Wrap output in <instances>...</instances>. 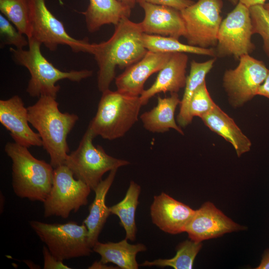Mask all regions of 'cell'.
I'll list each match as a JSON object with an SVG mask.
<instances>
[{
  "mask_svg": "<svg viewBox=\"0 0 269 269\" xmlns=\"http://www.w3.org/2000/svg\"><path fill=\"white\" fill-rule=\"evenodd\" d=\"M238 66L227 70L223 78V87L234 107L242 106L257 95L269 69L264 61L250 54L241 56Z\"/></svg>",
  "mask_w": 269,
  "mask_h": 269,
  "instance_id": "12",
  "label": "cell"
},
{
  "mask_svg": "<svg viewBox=\"0 0 269 269\" xmlns=\"http://www.w3.org/2000/svg\"><path fill=\"white\" fill-rule=\"evenodd\" d=\"M250 8L241 3L222 21L215 48L216 57L233 56L236 59L255 49Z\"/></svg>",
  "mask_w": 269,
  "mask_h": 269,
  "instance_id": "10",
  "label": "cell"
},
{
  "mask_svg": "<svg viewBox=\"0 0 269 269\" xmlns=\"http://www.w3.org/2000/svg\"><path fill=\"white\" fill-rule=\"evenodd\" d=\"M254 34H259L263 39V48L269 58V13L264 5L250 8Z\"/></svg>",
  "mask_w": 269,
  "mask_h": 269,
  "instance_id": "29",
  "label": "cell"
},
{
  "mask_svg": "<svg viewBox=\"0 0 269 269\" xmlns=\"http://www.w3.org/2000/svg\"><path fill=\"white\" fill-rule=\"evenodd\" d=\"M142 106L139 96L106 90L88 128L95 137L99 135L108 140L121 137L136 122Z\"/></svg>",
  "mask_w": 269,
  "mask_h": 269,
  "instance_id": "5",
  "label": "cell"
},
{
  "mask_svg": "<svg viewBox=\"0 0 269 269\" xmlns=\"http://www.w3.org/2000/svg\"><path fill=\"white\" fill-rule=\"evenodd\" d=\"M264 6L266 8V9L268 11V12L269 13V2H266L264 5Z\"/></svg>",
  "mask_w": 269,
  "mask_h": 269,
  "instance_id": "39",
  "label": "cell"
},
{
  "mask_svg": "<svg viewBox=\"0 0 269 269\" xmlns=\"http://www.w3.org/2000/svg\"><path fill=\"white\" fill-rule=\"evenodd\" d=\"M180 101L176 93L163 98L158 96L156 106L140 116L143 127L152 133H164L172 129L183 135L174 118L176 108Z\"/></svg>",
  "mask_w": 269,
  "mask_h": 269,
  "instance_id": "22",
  "label": "cell"
},
{
  "mask_svg": "<svg viewBox=\"0 0 269 269\" xmlns=\"http://www.w3.org/2000/svg\"><path fill=\"white\" fill-rule=\"evenodd\" d=\"M188 57L185 53H173L165 66L159 71L153 84L144 90L140 98L142 105H146L149 100L161 92L165 93L177 92L185 87L187 76L186 69Z\"/></svg>",
  "mask_w": 269,
  "mask_h": 269,
  "instance_id": "18",
  "label": "cell"
},
{
  "mask_svg": "<svg viewBox=\"0 0 269 269\" xmlns=\"http://www.w3.org/2000/svg\"><path fill=\"white\" fill-rule=\"evenodd\" d=\"M0 10L28 39L31 37L29 0H0Z\"/></svg>",
  "mask_w": 269,
  "mask_h": 269,
  "instance_id": "28",
  "label": "cell"
},
{
  "mask_svg": "<svg viewBox=\"0 0 269 269\" xmlns=\"http://www.w3.org/2000/svg\"><path fill=\"white\" fill-rule=\"evenodd\" d=\"M216 57L203 62L192 60L190 63L189 74L187 76L183 96L180 103V110L177 121L180 127H185L192 122L189 114V105L191 97L197 88L204 81L211 71Z\"/></svg>",
  "mask_w": 269,
  "mask_h": 269,
  "instance_id": "24",
  "label": "cell"
},
{
  "mask_svg": "<svg viewBox=\"0 0 269 269\" xmlns=\"http://www.w3.org/2000/svg\"><path fill=\"white\" fill-rule=\"evenodd\" d=\"M140 186L131 181L124 199L109 207L111 214L117 216L126 232V238L134 241L135 239L136 227L135 221V211L140 192Z\"/></svg>",
  "mask_w": 269,
  "mask_h": 269,
  "instance_id": "25",
  "label": "cell"
},
{
  "mask_svg": "<svg viewBox=\"0 0 269 269\" xmlns=\"http://www.w3.org/2000/svg\"><path fill=\"white\" fill-rule=\"evenodd\" d=\"M195 211L164 192L153 197L150 207L153 223L162 231L172 235L185 232Z\"/></svg>",
  "mask_w": 269,
  "mask_h": 269,
  "instance_id": "15",
  "label": "cell"
},
{
  "mask_svg": "<svg viewBox=\"0 0 269 269\" xmlns=\"http://www.w3.org/2000/svg\"><path fill=\"white\" fill-rule=\"evenodd\" d=\"M256 269H269V249L264 252L261 263Z\"/></svg>",
  "mask_w": 269,
  "mask_h": 269,
  "instance_id": "36",
  "label": "cell"
},
{
  "mask_svg": "<svg viewBox=\"0 0 269 269\" xmlns=\"http://www.w3.org/2000/svg\"><path fill=\"white\" fill-rule=\"evenodd\" d=\"M92 250L100 255V261L104 264L113 263L122 269H137L136 256L139 252L145 251L146 247L141 243L130 244L125 238L117 243L98 241Z\"/></svg>",
  "mask_w": 269,
  "mask_h": 269,
  "instance_id": "23",
  "label": "cell"
},
{
  "mask_svg": "<svg viewBox=\"0 0 269 269\" xmlns=\"http://www.w3.org/2000/svg\"><path fill=\"white\" fill-rule=\"evenodd\" d=\"M112 266H107L106 264L102 263L100 261H96L94 262L91 266H90L88 269H114Z\"/></svg>",
  "mask_w": 269,
  "mask_h": 269,
  "instance_id": "37",
  "label": "cell"
},
{
  "mask_svg": "<svg viewBox=\"0 0 269 269\" xmlns=\"http://www.w3.org/2000/svg\"><path fill=\"white\" fill-rule=\"evenodd\" d=\"M0 122L15 143L27 148L42 146L39 134L28 125L27 108L19 96L0 100Z\"/></svg>",
  "mask_w": 269,
  "mask_h": 269,
  "instance_id": "14",
  "label": "cell"
},
{
  "mask_svg": "<svg viewBox=\"0 0 269 269\" xmlns=\"http://www.w3.org/2000/svg\"><path fill=\"white\" fill-rule=\"evenodd\" d=\"M57 0L60 4L61 5L63 4V0Z\"/></svg>",
  "mask_w": 269,
  "mask_h": 269,
  "instance_id": "40",
  "label": "cell"
},
{
  "mask_svg": "<svg viewBox=\"0 0 269 269\" xmlns=\"http://www.w3.org/2000/svg\"><path fill=\"white\" fill-rule=\"evenodd\" d=\"M144 47L148 50L159 53H185L207 55L216 57L215 48H204L185 44L178 39L159 35L144 33L142 36Z\"/></svg>",
  "mask_w": 269,
  "mask_h": 269,
  "instance_id": "26",
  "label": "cell"
},
{
  "mask_svg": "<svg viewBox=\"0 0 269 269\" xmlns=\"http://www.w3.org/2000/svg\"><path fill=\"white\" fill-rule=\"evenodd\" d=\"M12 160V188L19 197L44 202L52 185L54 168L34 157L28 148L14 142L4 147Z\"/></svg>",
  "mask_w": 269,
  "mask_h": 269,
  "instance_id": "4",
  "label": "cell"
},
{
  "mask_svg": "<svg viewBox=\"0 0 269 269\" xmlns=\"http://www.w3.org/2000/svg\"><path fill=\"white\" fill-rule=\"evenodd\" d=\"M32 36L50 51L66 45L75 52H90L91 43L71 37L63 23L47 8L45 0H29Z\"/></svg>",
  "mask_w": 269,
  "mask_h": 269,
  "instance_id": "11",
  "label": "cell"
},
{
  "mask_svg": "<svg viewBox=\"0 0 269 269\" xmlns=\"http://www.w3.org/2000/svg\"><path fill=\"white\" fill-rule=\"evenodd\" d=\"M143 34L139 23L125 17L115 26L108 40L91 43L89 53L94 56L98 65L97 84L100 92L109 89L117 67L127 68L145 55L148 50L143 44Z\"/></svg>",
  "mask_w": 269,
  "mask_h": 269,
  "instance_id": "1",
  "label": "cell"
},
{
  "mask_svg": "<svg viewBox=\"0 0 269 269\" xmlns=\"http://www.w3.org/2000/svg\"><path fill=\"white\" fill-rule=\"evenodd\" d=\"M92 189L65 164L54 168L52 187L44 203V215L67 218L88 203Z\"/></svg>",
  "mask_w": 269,
  "mask_h": 269,
  "instance_id": "8",
  "label": "cell"
},
{
  "mask_svg": "<svg viewBox=\"0 0 269 269\" xmlns=\"http://www.w3.org/2000/svg\"><path fill=\"white\" fill-rule=\"evenodd\" d=\"M172 53L147 51L140 60L127 67L116 78L117 91L130 96H140L144 90V84L147 79L165 66Z\"/></svg>",
  "mask_w": 269,
  "mask_h": 269,
  "instance_id": "16",
  "label": "cell"
},
{
  "mask_svg": "<svg viewBox=\"0 0 269 269\" xmlns=\"http://www.w3.org/2000/svg\"><path fill=\"white\" fill-rule=\"evenodd\" d=\"M132 8L119 0H89L84 15L90 32H94L105 24L117 25L124 17H129Z\"/></svg>",
  "mask_w": 269,
  "mask_h": 269,
  "instance_id": "20",
  "label": "cell"
},
{
  "mask_svg": "<svg viewBox=\"0 0 269 269\" xmlns=\"http://www.w3.org/2000/svg\"><path fill=\"white\" fill-rule=\"evenodd\" d=\"M118 169L110 171L109 174L102 180L94 190L95 196L89 207V213L83 223L88 230V241L93 248L98 241L99 236L111 213L106 204V197L116 176Z\"/></svg>",
  "mask_w": 269,
  "mask_h": 269,
  "instance_id": "19",
  "label": "cell"
},
{
  "mask_svg": "<svg viewBox=\"0 0 269 269\" xmlns=\"http://www.w3.org/2000/svg\"><path fill=\"white\" fill-rule=\"evenodd\" d=\"M28 49L10 47L12 58L17 64L25 67L30 78L26 88L31 97L49 96L56 98L60 87L56 83L59 80L68 79L79 82L92 75L91 70L63 71L55 67L42 54L41 43L33 38L28 39Z\"/></svg>",
  "mask_w": 269,
  "mask_h": 269,
  "instance_id": "3",
  "label": "cell"
},
{
  "mask_svg": "<svg viewBox=\"0 0 269 269\" xmlns=\"http://www.w3.org/2000/svg\"><path fill=\"white\" fill-rule=\"evenodd\" d=\"M29 224L50 252L60 260L88 256L93 251L84 223L80 225L73 221L50 224L31 221Z\"/></svg>",
  "mask_w": 269,
  "mask_h": 269,
  "instance_id": "7",
  "label": "cell"
},
{
  "mask_svg": "<svg viewBox=\"0 0 269 269\" xmlns=\"http://www.w3.org/2000/svg\"><path fill=\"white\" fill-rule=\"evenodd\" d=\"M144 11L139 22L144 33L170 36L179 39L185 35V27L180 10L168 6L138 2Z\"/></svg>",
  "mask_w": 269,
  "mask_h": 269,
  "instance_id": "17",
  "label": "cell"
},
{
  "mask_svg": "<svg viewBox=\"0 0 269 269\" xmlns=\"http://www.w3.org/2000/svg\"><path fill=\"white\" fill-rule=\"evenodd\" d=\"M244 228L226 216L213 203L207 202L195 210L185 232L191 240L201 242Z\"/></svg>",
  "mask_w": 269,
  "mask_h": 269,
  "instance_id": "13",
  "label": "cell"
},
{
  "mask_svg": "<svg viewBox=\"0 0 269 269\" xmlns=\"http://www.w3.org/2000/svg\"><path fill=\"white\" fill-rule=\"evenodd\" d=\"M121 2L128 5L131 8H133L135 3H136V0H119Z\"/></svg>",
  "mask_w": 269,
  "mask_h": 269,
  "instance_id": "38",
  "label": "cell"
},
{
  "mask_svg": "<svg viewBox=\"0 0 269 269\" xmlns=\"http://www.w3.org/2000/svg\"><path fill=\"white\" fill-rule=\"evenodd\" d=\"M139 1H145L154 4L168 6L180 11L195 2L192 0H136V2L138 3Z\"/></svg>",
  "mask_w": 269,
  "mask_h": 269,
  "instance_id": "33",
  "label": "cell"
},
{
  "mask_svg": "<svg viewBox=\"0 0 269 269\" xmlns=\"http://www.w3.org/2000/svg\"><path fill=\"white\" fill-rule=\"evenodd\" d=\"M216 104L212 99L204 81L195 90L189 105V114L192 120L194 117L200 118L210 112Z\"/></svg>",
  "mask_w": 269,
  "mask_h": 269,
  "instance_id": "30",
  "label": "cell"
},
{
  "mask_svg": "<svg viewBox=\"0 0 269 269\" xmlns=\"http://www.w3.org/2000/svg\"><path fill=\"white\" fill-rule=\"evenodd\" d=\"M257 95L269 98V70L265 81L259 88Z\"/></svg>",
  "mask_w": 269,
  "mask_h": 269,
  "instance_id": "35",
  "label": "cell"
},
{
  "mask_svg": "<svg viewBox=\"0 0 269 269\" xmlns=\"http://www.w3.org/2000/svg\"><path fill=\"white\" fill-rule=\"evenodd\" d=\"M1 45H10L16 49H23L28 46V39L3 14H0Z\"/></svg>",
  "mask_w": 269,
  "mask_h": 269,
  "instance_id": "31",
  "label": "cell"
},
{
  "mask_svg": "<svg viewBox=\"0 0 269 269\" xmlns=\"http://www.w3.org/2000/svg\"><path fill=\"white\" fill-rule=\"evenodd\" d=\"M44 259V269H70L71 268L65 265L63 261L54 257L49 251L47 247L44 246L42 250Z\"/></svg>",
  "mask_w": 269,
  "mask_h": 269,
  "instance_id": "32",
  "label": "cell"
},
{
  "mask_svg": "<svg viewBox=\"0 0 269 269\" xmlns=\"http://www.w3.org/2000/svg\"><path fill=\"white\" fill-rule=\"evenodd\" d=\"M234 4L241 3L250 8L252 6L258 5H264L268 0H229Z\"/></svg>",
  "mask_w": 269,
  "mask_h": 269,
  "instance_id": "34",
  "label": "cell"
},
{
  "mask_svg": "<svg viewBox=\"0 0 269 269\" xmlns=\"http://www.w3.org/2000/svg\"><path fill=\"white\" fill-rule=\"evenodd\" d=\"M201 119L212 131L232 144L238 156L250 150L252 144L250 139L234 120L217 105Z\"/></svg>",
  "mask_w": 269,
  "mask_h": 269,
  "instance_id": "21",
  "label": "cell"
},
{
  "mask_svg": "<svg viewBox=\"0 0 269 269\" xmlns=\"http://www.w3.org/2000/svg\"><path fill=\"white\" fill-rule=\"evenodd\" d=\"M95 137L88 128L77 148L68 154L64 164L74 176L94 190L108 171L130 164L128 161L108 154L103 148L93 143Z\"/></svg>",
  "mask_w": 269,
  "mask_h": 269,
  "instance_id": "6",
  "label": "cell"
},
{
  "mask_svg": "<svg viewBox=\"0 0 269 269\" xmlns=\"http://www.w3.org/2000/svg\"><path fill=\"white\" fill-rule=\"evenodd\" d=\"M56 98L41 96L27 107L29 123L38 132L54 168L64 164L69 151L67 136L79 119L76 114L60 112Z\"/></svg>",
  "mask_w": 269,
  "mask_h": 269,
  "instance_id": "2",
  "label": "cell"
},
{
  "mask_svg": "<svg viewBox=\"0 0 269 269\" xmlns=\"http://www.w3.org/2000/svg\"><path fill=\"white\" fill-rule=\"evenodd\" d=\"M201 242L187 240L176 247L175 256L171 259H159L153 261H145L140 265L142 267L156 266L161 268L172 267L175 269H190L194 260L201 249Z\"/></svg>",
  "mask_w": 269,
  "mask_h": 269,
  "instance_id": "27",
  "label": "cell"
},
{
  "mask_svg": "<svg viewBox=\"0 0 269 269\" xmlns=\"http://www.w3.org/2000/svg\"><path fill=\"white\" fill-rule=\"evenodd\" d=\"M223 7L222 0H198L180 11L188 44L204 48L216 46Z\"/></svg>",
  "mask_w": 269,
  "mask_h": 269,
  "instance_id": "9",
  "label": "cell"
}]
</instances>
